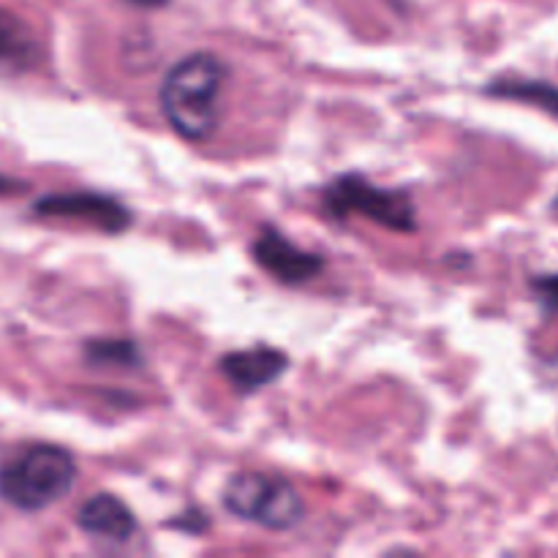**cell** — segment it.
Instances as JSON below:
<instances>
[{
  "label": "cell",
  "mask_w": 558,
  "mask_h": 558,
  "mask_svg": "<svg viewBox=\"0 0 558 558\" xmlns=\"http://www.w3.org/2000/svg\"><path fill=\"white\" fill-rule=\"evenodd\" d=\"M532 292L537 303L550 314H558V272H543V276L532 278Z\"/></svg>",
  "instance_id": "obj_12"
},
{
  "label": "cell",
  "mask_w": 558,
  "mask_h": 558,
  "mask_svg": "<svg viewBox=\"0 0 558 558\" xmlns=\"http://www.w3.org/2000/svg\"><path fill=\"white\" fill-rule=\"evenodd\" d=\"M85 360L93 368H142V349L129 338H93L85 343Z\"/></svg>",
  "instance_id": "obj_11"
},
{
  "label": "cell",
  "mask_w": 558,
  "mask_h": 558,
  "mask_svg": "<svg viewBox=\"0 0 558 558\" xmlns=\"http://www.w3.org/2000/svg\"><path fill=\"white\" fill-rule=\"evenodd\" d=\"M227 65L213 52H194L167 71L158 90L161 112L185 142H205L216 131Z\"/></svg>",
  "instance_id": "obj_1"
},
{
  "label": "cell",
  "mask_w": 558,
  "mask_h": 558,
  "mask_svg": "<svg viewBox=\"0 0 558 558\" xmlns=\"http://www.w3.org/2000/svg\"><path fill=\"white\" fill-rule=\"evenodd\" d=\"M76 526L90 537L112 545H125L136 532V518L118 496L98 494L80 507Z\"/></svg>",
  "instance_id": "obj_8"
},
{
  "label": "cell",
  "mask_w": 558,
  "mask_h": 558,
  "mask_svg": "<svg viewBox=\"0 0 558 558\" xmlns=\"http://www.w3.org/2000/svg\"><path fill=\"white\" fill-rule=\"evenodd\" d=\"M174 529H185V532L191 534H202L207 529V518L202 510H194V512H183V518H178V521H172Z\"/></svg>",
  "instance_id": "obj_13"
},
{
  "label": "cell",
  "mask_w": 558,
  "mask_h": 558,
  "mask_svg": "<svg viewBox=\"0 0 558 558\" xmlns=\"http://www.w3.org/2000/svg\"><path fill=\"white\" fill-rule=\"evenodd\" d=\"M76 483V461L58 445H31L0 463V499L20 512H38Z\"/></svg>",
  "instance_id": "obj_2"
},
{
  "label": "cell",
  "mask_w": 558,
  "mask_h": 558,
  "mask_svg": "<svg viewBox=\"0 0 558 558\" xmlns=\"http://www.w3.org/2000/svg\"><path fill=\"white\" fill-rule=\"evenodd\" d=\"M229 515L259 523L272 532H287L303 521V499L289 480L267 472H240L229 477L221 496Z\"/></svg>",
  "instance_id": "obj_4"
},
{
  "label": "cell",
  "mask_w": 558,
  "mask_h": 558,
  "mask_svg": "<svg viewBox=\"0 0 558 558\" xmlns=\"http://www.w3.org/2000/svg\"><path fill=\"white\" fill-rule=\"evenodd\" d=\"M485 96L501 98V101L526 104L558 120V85L537 76H496L483 87Z\"/></svg>",
  "instance_id": "obj_9"
},
{
  "label": "cell",
  "mask_w": 558,
  "mask_h": 558,
  "mask_svg": "<svg viewBox=\"0 0 558 558\" xmlns=\"http://www.w3.org/2000/svg\"><path fill=\"white\" fill-rule=\"evenodd\" d=\"M390 3H392V5H398V9H401V0H390Z\"/></svg>",
  "instance_id": "obj_17"
},
{
  "label": "cell",
  "mask_w": 558,
  "mask_h": 558,
  "mask_svg": "<svg viewBox=\"0 0 558 558\" xmlns=\"http://www.w3.org/2000/svg\"><path fill=\"white\" fill-rule=\"evenodd\" d=\"M16 191H25V183H20V180L3 178V174H0V194H16Z\"/></svg>",
  "instance_id": "obj_14"
},
{
  "label": "cell",
  "mask_w": 558,
  "mask_h": 558,
  "mask_svg": "<svg viewBox=\"0 0 558 558\" xmlns=\"http://www.w3.org/2000/svg\"><path fill=\"white\" fill-rule=\"evenodd\" d=\"M38 218H74L107 234H120L134 223V213L114 196L93 194V191H69V194H47L33 205Z\"/></svg>",
  "instance_id": "obj_5"
},
{
  "label": "cell",
  "mask_w": 558,
  "mask_h": 558,
  "mask_svg": "<svg viewBox=\"0 0 558 558\" xmlns=\"http://www.w3.org/2000/svg\"><path fill=\"white\" fill-rule=\"evenodd\" d=\"M550 210H554L556 216H558V196H556V199H554V205H550Z\"/></svg>",
  "instance_id": "obj_16"
},
{
  "label": "cell",
  "mask_w": 558,
  "mask_h": 558,
  "mask_svg": "<svg viewBox=\"0 0 558 558\" xmlns=\"http://www.w3.org/2000/svg\"><path fill=\"white\" fill-rule=\"evenodd\" d=\"M251 256L262 270L270 272L276 281L287 283V287H300L308 283L325 270V259L311 251L298 248L289 238H283L278 229L265 227L259 238L251 245Z\"/></svg>",
  "instance_id": "obj_6"
},
{
  "label": "cell",
  "mask_w": 558,
  "mask_h": 558,
  "mask_svg": "<svg viewBox=\"0 0 558 558\" xmlns=\"http://www.w3.org/2000/svg\"><path fill=\"white\" fill-rule=\"evenodd\" d=\"M38 63V38L14 11L0 5V69L27 71Z\"/></svg>",
  "instance_id": "obj_10"
},
{
  "label": "cell",
  "mask_w": 558,
  "mask_h": 558,
  "mask_svg": "<svg viewBox=\"0 0 558 558\" xmlns=\"http://www.w3.org/2000/svg\"><path fill=\"white\" fill-rule=\"evenodd\" d=\"M218 368L240 396H251V392L265 390L267 385L281 379L289 368V357L281 349L254 347L245 352L223 354Z\"/></svg>",
  "instance_id": "obj_7"
},
{
  "label": "cell",
  "mask_w": 558,
  "mask_h": 558,
  "mask_svg": "<svg viewBox=\"0 0 558 558\" xmlns=\"http://www.w3.org/2000/svg\"><path fill=\"white\" fill-rule=\"evenodd\" d=\"M134 3H140V5H161V3H167V0H134Z\"/></svg>",
  "instance_id": "obj_15"
},
{
  "label": "cell",
  "mask_w": 558,
  "mask_h": 558,
  "mask_svg": "<svg viewBox=\"0 0 558 558\" xmlns=\"http://www.w3.org/2000/svg\"><path fill=\"white\" fill-rule=\"evenodd\" d=\"M322 205L332 218L363 216L379 227L392 232L412 234L417 232V213L409 191L403 189H379L363 174H338L325 191H322Z\"/></svg>",
  "instance_id": "obj_3"
}]
</instances>
